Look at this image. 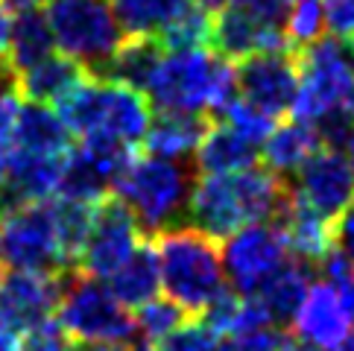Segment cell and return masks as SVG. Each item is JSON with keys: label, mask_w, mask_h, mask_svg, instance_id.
Returning <instances> with one entry per match:
<instances>
[{"label": "cell", "mask_w": 354, "mask_h": 351, "mask_svg": "<svg viewBox=\"0 0 354 351\" xmlns=\"http://www.w3.org/2000/svg\"><path fill=\"white\" fill-rule=\"evenodd\" d=\"M94 211H97V205L77 202V199H59V202H56L59 243H62V255H65L71 269H77L80 255L85 249V240H88V234H91Z\"/></svg>", "instance_id": "cell-30"}, {"label": "cell", "mask_w": 354, "mask_h": 351, "mask_svg": "<svg viewBox=\"0 0 354 351\" xmlns=\"http://www.w3.org/2000/svg\"><path fill=\"white\" fill-rule=\"evenodd\" d=\"M293 193L316 214L337 222L354 202V170L346 153L319 146L293 173Z\"/></svg>", "instance_id": "cell-13"}, {"label": "cell", "mask_w": 354, "mask_h": 351, "mask_svg": "<svg viewBox=\"0 0 354 351\" xmlns=\"http://www.w3.org/2000/svg\"><path fill=\"white\" fill-rule=\"evenodd\" d=\"M138 243H141V225L135 222L132 211L118 196H106L97 202L94 225L85 240L77 269L94 275V278H109L135 252Z\"/></svg>", "instance_id": "cell-14"}, {"label": "cell", "mask_w": 354, "mask_h": 351, "mask_svg": "<svg viewBox=\"0 0 354 351\" xmlns=\"http://www.w3.org/2000/svg\"><path fill=\"white\" fill-rule=\"evenodd\" d=\"M334 290L339 293V302H343V307H346V313H348V319H351V325H354V275L348 281H343L339 287H334Z\"/></svg>", "instance_id": "cell-42"}, {"label": "cell", "mask_w": 354, "mask_h": 351, "mask_svg": "<svg viewBox=\"0 0 354 351\" xmlns=\"http://www.w3.org/2000/svg\"><path fill=\"white\" fill-rule=\"evenodd\" d=\"M313 278H316V263L301 260V258H287L281 267L246 298H255L258 307L267 313L270 325H275V328H290L296 319L299 305L305 302Z\"/></svg>", "instance_id": "cell-19"}, {"label": "cell", "mask_w": 354, "mask_h": 351, "mask_svg": "<svg viewBox=\"0 0 354 351\" xmlns=\"http://www.w3.org/2000/svg\"><path fill=\"white\" fill-rule=\"evenodd\" d=\"M217 351H223V343H220V348H217Z\"/></svg>", "instance_id": "cell-53"}, {"label": "cell", "mask_w": 354, "mask_h": 351, "mask_svg": "<svg viewBox=\"0 0 354 351\" xmlns=\"http://www.w3.org/2000/svg\"><path fill=\"white\" fill-rule=\"evenodd\" d=\"M71 334L62 328L59 319H44L35 328L24 331L21 351H71Z\"/></svg>", "instance_id": "cell-38"}, {"label": "cell", "mask_w": 354, "mask_h": 351, "mask_svg": "<svg viewBox=\"0 0 354 351\" xmlns=\"http://www.w3.org/2000/svg\"><path fill=\"white\" fill-rule=\"evenodd\" d=\"M211 117L205 115H173V111H158L144 135V149L149 155L187 161L208 132Z\"/></svg>", "instance_id": "cell-24"}, {"label": "cell", "mask_w": 354, "mask_h": 351, "mask_svg": "<svg viewBox=\"0 0 354 351\" xmlns=\"http://www.w3.org/2000/svg\"><path fill=\"white\" fill-rule=\"evenodd\" d=\"M109 290L123 307H144L147 302L158 298L161 290V263L153 240H141L135 252L106 278Z\"/></svg>", "instance_id": "cell-23"}, {"label": "cell", "mask_w": 354, "mask_h": 351, "mask_svg": "<svg viewBox=\"0 0 354 351\" xmlns=\"http://www.w3.org/2000/svg\"><path fill=\"white\" fill-rule=\"evenodd\" d=\"M348 161H351V170H354V144L348 146Z\"/></svg>", "instance_id": "cell-50"}, {"label": "cell", "mask_w": 354, "mask_h": 351, "mask_svg": "<svg viewBox=\"0 0 354 351\" xmlns=\"http://www.w3.org/2000/svg\"><path fill=\"white\" fill-rule=\"evenodd\" d=\"M62 287H65V272H0V328L18 334L35 328L44 319H53V313L59 310Z\"/></svg>", "instance_id": "cell-15"}, {"label": "cell", "mask_w": 354, "mask_h": 351, "mask_svg": "<svg viewBox=\"0 0 354 351\" xmlns=\"http://www.w3.org/2000/svg\"><path fill=\"white\" fill-rule=\"evenodd\" d=\"M161 53H164V47L158 44V39H153V35H126L120 50L106 61L103 70L94 73V77H106V79H115V82L132 85L138 91H144L156 65H158Z\"/></svg>", "instance_id": "cell-28"}, {"label": "cell", "mask_w": 354, "mask_h": 351, "mask_svg": "<svg viewBox=\"0 0 354 351\" xmlns=\"http://www.w3.org/2000/svg\"><path fill=\"white\" fill-rule=\"evenodd\" d=\"M144 94L156 111L220 120L225 108L240 99L237 68L208 47L164 50Z\"/></svg>", "instance_id": "cell-2"}, {"label": "cell", "mask_w": 354, "mask_h": 351, "mask_svg": "<svg viewBox=\"0 0 354 351\" xmlns=\"http://www.w3.org/2000/svg\"><path fill=\"white\" fill-rule=\"evenodd\" d=\"M0 6L12 15H18V12H30V9H41L47 6V0H0Z\"/></svg>", "instance_id": "cell-43"}, {"label": "cell", "mask_w": 354, "mask_h": 351, "mask_svg": "<svg viewBox=\"0 0 354 351\" xmlns=\"http://www.w3.org/2000/svg\"><path fill=\"white\" fill-rule=\"evenodd\" d=\"M21 91H18V73L9 68L6 59H0V141H9L12 120L18 115Z\"/></svg>", "instance_id": "cell-39"}, {"label": "cell", "mask_w": 354, "mask_h": 351, "mask_svg": "<svg viewBox=\"0 0 354 351\" xmlns=\"http://www.w3.org/2000/svg\"><path fill=\"white\" fill-rule=\"evenodd\" d=\"M290 191H293V187H290ZM272 225L284 234L287 249L293 252V258H301V260L316 263L325 252H331L337 246V222L316 214V211L308 208L296 193L290 196L284 214Z\"/></svg>", "instance_id": "cell-21"}, {"label": "cell", "mask_w": 354, "mask_h": 351, "mask_svg": "<svg viewBox=\"0 0 354 351\" xmlns=\"http://www.w3.org/2000/svg\"><path fill=\"white\" fill-rule=\"evenodd\" d=\"M217 348H220V336L202 319L185 322L167 336H161L158 343H153V351H217Z\"/></svg>", "instance_id": "cell-34"}, {"label": "cell", "mask_w": 354, "mask_h": 351, "mask_svg": "<svg viewBox=\"0 0 354 351\" xmlns=\"http://www.w3.org/2000/svg\"><path fill=\"white\" fill-rule=\"evenodd\" d=\"M240 97L267 117H284L293 111L299 94V50H270L237 61Z\"/></svg>", "instance_id": "cell-12"}, {"label": "cell", "mask_w": 354, "mask_h": 351, "mask_svg": "<svg viewBox=\"0 0 354 351\" xmlns=\"http://www.w3.org/2000/svg\"><path fill=\"white\" fill-rule=\"evenodd\" d=\"M161 263V287L179 307L199 316L211 298L223 290V252L220 240L199 231L196 225H176L153 237Z\"/></svg>", "instance_id": "cell-5"}, {"label": "cell", "mask_w": 354, "mask_h": 351, "mask_svg": "<svg viewBox=\"0 0 354 351\" xmlns=\"http://www.w3.org/2000/svg\"><path fill=\"white\" fill-rule=\"evenodd\" d=\"M354 94V44L346 39H322L299 50V94L293 103L296 120L313 123L325 111L348 106Z\"/></svg>", "instance_id": "cell-8"}, {"label": "cell", "mask_w": 354, "mask_h": 351, "mask_svg": "<svg viewBox=\"0 0 354 351\" xmlns=\"http://www.w3.org/2000/svg\"><path fill=\"white\" fill-rule=\"evenodd\" d=\"M126 35H156L191 0H109Z\"/></svg>", "instance_id": "cell-29"}, {"label": "cell", "mask_w": 354, "mask_h": 351, "mask_svg": "<svg viewBox=\"0 0 354 351\" xmlns=\"http://www.w3.org/2000/svg\"><path fill=\"white\" fill-rule=\"evenodd\" d=\"M220 252L225 278L240 296H252L287 260L290 249L272 222H249L225 237Z\"/></svg>", "instance_id": "cell-11"}, {"label": "cell", "mask_w": 354, "mask_h": 351, "mask_svg": "<svg viewBox=\"0 0 354 351\" xmlns=\"http://www.w3.org/2000/svg\"><path fill=\"white\" fill-rule=\"evenodd\" d=\"M0 267H3V237H0Z\"/></svg>", "instance_id": "cell-51"}, {"label": "cell", "mask_w": 354, "mask_h": 351, "mask_svg": "<svg viewBox=\"0 0 354 351\" xmlns=\"http://www.w3.org/2000/svg\"><path fill=\"white\" fill-rule=\"evenodd\" d=\"M211 30L214 15L202 9L196 0H191L156 39L164 50H191V47H211Z\"/></svg>", "instance_id": "cell-31"}, {"label": "cell", "mask_w": 354, "mask_h": 351, "mask_svg": "<svg viewBox=\"0 0 354 351\" xmlns=\"http://www.w3.org/2000/svg\"><path fill=\"white\" fill-rule=\"evenodd\" d=\"M9 144L32 155H65L71 149V129L59 117V111L47 108L44 103L21 99L18 115L12 120Z\"/></svg>", "instance_id": "cell-20"}, {"label": "cell", "mask_w": 354, "mask_h": 351, "mask_svg": "<svg viewBox=\"0 0 354 351\" xmlns=\"http://www.w3.org/2000/svg\"><path fill=\"white\" fill-rule=\"evenodd\" d=\"M0 351H21V340L15 336V331L0 328Z\"/></svg>", "instance_id": "cell-46"}, {"label": "cell", "mask_w": 354, "mask_h": 351, "mask_svg": "<svg viewBox=\"0 0 354 351\" xmlns=\"http://www.w3.org/2000/svg\"><path fill=\"white\" fill-rule=\"evenodd\" d=\"M132 158V146L103 141V137H88L65 153L56 193L62 199L97 205L100 199L109 196V191H115V182Z\"/></svg>", "instance_id": "cell-10"}, {"label": "cell", "mask_w": 354, "mask_h": 351, "mask_svg": "<svg viewBox=\"0 0 354 351\" xmlns=\"http://www.w3.org/2000/svg\"><path fill=\"white\" fill-rule=\"evenodd\" d=\"M348 108H351V115H354V94L348 97Z\"/></svg>", "instance_id": "cell-52"}, {"label": "cell", "mask_w": 354, "mask_h": 351, "mask_svg": "<svg viewBox=\"0 0 354 351\" xmlns=\"http://www.w3.org/2000/svg\"><path fill=\"white\" fill-rule=\"evenodd\" d=\"M196 173L199 176H225L255 167L258 161V144H252L237 129H232L225 120H211L208 132L194 153Z\"/></svg>", "instance_id": "cell-22"}, {"label": "cell", "mask_w": 354, "mask_h": 351, "mask_svg": "<svg viewBox=\"0 0 354 351\" xmlns=\"http://www.w3.org/2000/svg\"><path fill=\"white\" fill-rule=\"evenodd\" d=\"M351 44H354V41H351Z\"/></svg>", "instance_id": "cell-54"}, {"label": "cell", "mask_w": 354, "mask_h": 351, "mask_svg": "<svg viewBox=\"0 0 354 351\" xmlns=\"http://www.w3.org/2000/svg\"><path fill=\"white\" fill-rule=\"evenodd\" d=\"M9 153H12V144H9V141H0V179H3V170H6Z\"/></svg>", "instance_id": "cell-47"}, {"label": "cell", "mask_w": 354, "mask_h": 351, "mask_svg": "<svg viewBox=\"0 0 354 351\" xmlns=\"http://www.w3.org/2000/svg\"><path fill=\"white\" fill-rule=\"evenodd\" d=\"M59 322L80 343H120L129 345L138 336V322L123 307L103 278L82 269L65 272L59 298Z\"/></svg>", "instance_id": "cell-7"}, {"label": "cell", "mask_w": 354, "mask_h": 351, "mask_svg": "<svg viewBox=\"0 0 354 351\" xmlns=\"http://www.w3.org/2000/svg\"><path fill=\"white\" fill-rule=\"evenodd\" d=\"M71 351H129V345H120V343H77Z\"/></svg>", "instance_id": "cell-44"}, {"label": "cell", "mask_w": 354, "mask_h": 351, "mask_svg": "<svg viewBox=\"0 0 354 351\" xmlns=\"http://www.w3.org/2000/svg\"><path fill=\"white\" fill-rule=\"evenodd\" d=\"M220 120H225L232 129H237L240 135L249 137V141H252V144H258V146L267 141L270 132L275 129V120L267 117L263 111H258L255 106H249L243 97L234 99V103L225 108V115H223Z\"/></svg>", "instance_id": "cell-35"}, {"label": "cell", "mask_w": 354, "mask_h": 351, "mask_svg": "<svg viewBox=\"0 0 354 351\" xmlns=\"http://www.w3.org/2000/svg\"><path fill=\"white\" fill-rule=\"evenodd\" d=\"M196 179L199 173L187 161L144 155L126 164L115 182V196L132 211L141 231L156 237L187 220Z\"/></svg>", "instance_id": "cell-4"}, {"label": "cell", "mask_w": 354, "mask_h": 351, "mask_svg": "<svg viewBox=\"0 0 354 351\" xmlns=\"http://www.w3.org/2000/svg\"><path fill=\"white\" fill-rule=\"evenodd\" d=\"M88 77V70L71 56H47L30 70L18 73V91L30 103H59L73 85H80Z\"/></svg>", "instance_id": "cell-25"}, {"label": "cell", "mask_w": 354, "mask_h": 351, "mask_svg": "<svg viewBox=\"0 0 354 351\" xmlns=\"http://www.w3.org/2000/svg\"><path fill=\"white\" fill-rule=\"evenodd\" d=\"M337 246L343 249L354 263V202H351V208L346 211V214L337 220Z\"/></svg>", "instance_id": "cell-41"}, {"label": "cell", "mask_w": 354, "mask_h": 351, "mask_svg": "<svg viewBox=\"0 0 354 351\" xmlns=\"http://www.w3.org/2000/svg\"><path fill=\"white\" fill-rule=\"evenodd\" d=\"M284 351H319V348H313V345H308V343H301V340L296 343V340H293V336H290V343H287V348H284Z\"/></svg>", "instance_id": "cell-48"}, {"label": "cell", "mask_w": 354, "mask_h": 351, "mask_svg": "<svg viewBox=\"0 0 354 351\" xmlns=\"http://www.w3.org/2000/svg\"><path fill=\"white\" fill-rule=\"evenodd\" d=\"M62 161H65V155H32L12 146L3 179H0V217L56 193Z\"/></svg>", "instance_id": "cell-17"}, {"label": "cell", "mask_w": 354, "mask_h": 351, "mask_svg": "<svg viewBox=\"0 0 354 351\" xmlns=\"http://www.w3.org/2000/svg\"><path fill=\"white\" fill-rule=\"evenodd\" d=\"M187 313L185 307H179L173 302V298H153V302H147L144 307H138V334L144 336L149 343H158L161 336H167L170 331H176L179 325L187 322Z\"/></svg>", "instance_id": "cell-32"}, {"label": "cell", "mask_w": 354, "mask_h": 351, "mask_svg": "<svg viewBox=\"0 0 354 351\" xmlns=\"http://www.w3.org/2000/svg\"><path fill=\"white\" fill-rule=\"evenodd\" d=\"M322 12L331 35L354 41V0H322Z\"/></svg>", "instance_id": "cell-40"}, {"label": "cell", "mask_w": 354, "mask_h": 351, "mask_svg": "<svg viewBox=\"0 0 354 351\" xmlns=\"http://www.w3.org/2000/svg\"><path fill=\"white\" fill-rule=\"evenodd\" d=\"M56 53V39L41 9L18 12L15 21L9 23V44H6V61L15 73L30 70L47 56Z\"/></svg>", "instance_id": "cell-26"}, {"label": "cell", "mask_w": 354, "mask_h": 351, "mask_svg": "<svg viewBox=\"0 0 354 351\" xmlns=\"http://www.w3.org/2000/svg\"><path fill=\"white\" fill-rule=\"evenodd\" d=\"M319 137H316L313 123L305 120H287L281 126H275L270 137L263 141V164H267L275 176H293L305 161L319 149Z\"/></svg>", "instance_id": "cell-27"}, {"label": "cell", "mask_w": 354, "mask_h": 351, "mask_svg": "<svg viewBox=\"0 0 354 351\" xmlns=\"http://www.w3.org/2000/svg\"><path fill=\"white\" fill-rule=\"evenodd\" d=\"M325 32V12L322 0H296L287 18V41L293 50H301L319 41Z\"/></svg>", "instance_id": "cell-33"}, {"label": "cell", "mask_w": 354, "mask_h": 351, "mask_svg": "<svg viewBox=\"0 0 354 351\" xmlns=\"http://www.w3.org/2000/svg\"><path fill=\"white\" fill-rule=\"evenodd\" d=\"M337 351H354V331H351V334L346 336V343H343V345H339Z\"/></svg>", "instance_id": "cell-49"}, {"label": "cell", "mask_w": 354, "mask_h": 351, "mask_svg": "<svg viewBox=\"0 0 354 351\" xmlns=\"http://www.w3.org/2000/svg\"><path fill=\"white\" fill-rule=\"evenodd\" d=\"M47 23L56 47L77 59L88 73H100L120 50L126 32L109 0H47Z\"/></svg>", "instance_id": "cell-6"}, {"label": "cell", "mask_w": 354, "mask_h": 351, "mask_svg": "<svg viewBox=\"0 0 354 351\" xmlns=\"http://www.w3.org/2000/svg\"><path fill=\"white\" fill-rule=\"evenodd\" d=\"M290 182L270 167H249L225 176H199L187 220L214 240H225L249 222H275L290 202Z\"/></svg>", "instance_id": "cell-1"}, {"label": "cell", "mask_w": 354, "mask_h": 351, "mask_svg": "<svg viewBox=\"0 0 354 351\" xmlns=\"http://www.w3.org/2000/svg\"><path fill=\"white\" fill-rule=\"evenodd\" d=\"M56 106L71 135H80L82 141L103 137V141L138 146L144 144V135L153 123V106L144 91L94 73L73 85Z\"/></svg>", "instance_id": "cell-3"}, {"label": "cell", "mask_w": 354, "mask_h": 351, "mask_svg": "<svg viewBox=\"0 0 354 351\" xmlns=\"http://www.w3.org/2000/svg\"><path fill=\"white\" fill-rule=\"evenodd\" d=\"M3 237V263L12 269L59 275L68 272V260L62 255L59 229H56V202H30L0 217Z\"/></svg>", "instance_id": "cell-9"}, {"label": "cell", "mask_w": 354, "mask_h": 351, "mask_svg": "<svg viewBox=\"0 0 354 351\" xmlns=\"http://www.w3.org/2000/svg\"><path fill=\"white\" fill-rule=\"evenodd\" d=\"M293 331L301 343H308L319 351H337L351 334V319L339 302V293L331 284L316 281L305 296V302L299 305Z\"/></svg>", "instance_id": "cell-18"}, {"label": "cell", "mask_w": 354, "mask_h": 351, "mask_svg": "<svg viewBox=\"0 0 354 351\" xmlns=\"http://www.w3.org/2000/svg\"><path fill=\"white\" fill-rule=\"evenodd\" d=\"M290 47L287 32L267 27L258 21L246 6H225L214 12V30H211V50L229 61H240L255 53H270V50Z\"/></svg>", "instance_id": "cell-16"}, {"label": "cell", "mask_w": 354, "mask_h": 351, "mask_svg": "<svg viewBox=\"0 0 354 351\" xmlns=\"http://www.w3.org/2000/svg\"><path fill=\"white\" fill-rule=\"evenodd\" d=\"M290 343V334L275 325H263V328L234 334L223 343V351H284Z\"/></svg>", "instance_id": "cell-37"}, {"label": "cell", "mask_w": 354, "mask_h": 351, "mask_svg": "<svg viewBox=\"0 0 354 351\" xmlns=\"http://www.w3.org/2000/svg\"><path fill=\"white\" fill-rule=\"evenodd\" d=\"M313 129H316V137L319 144L328 146V149H346L354 144V115L348 106H337L331 111H325L322 117L313 120Z\"/></svg>", "instance_id": "cell-36"}, {"label": "cell", "mask_w": 354, "mask_h": 351, "mask_svg": "<svg viewBox=\"0 0 354 351\" xmlns=\"http://www.w3.org/2000/svg\"><path fill=\"white\" fill-rule=\"evenodd\" d=\"M9 23H12V18H9V12L0 6V59H6V44H9Z\"/></svg>", "instance_id": "cell-45"}]
</instances>
